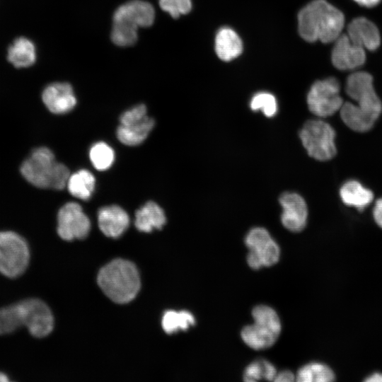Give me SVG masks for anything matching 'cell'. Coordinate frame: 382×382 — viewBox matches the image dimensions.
<instances>
[{
  "instance_id": "484cf974",
  "label": "cell",
  "mask_w": 382,
  "mask_h": 382,
  "mask_svg": "<svg viewBox=\"0 0 382 382\" xmlns=\"http://www.w3.org/2000/svg\"><path fill=\"white\" fill-rule=\"evenodd\" d=\"M162 327L167 334H173L178 330H185L195 323L193 315L187 311H166L162 318Z\"/></svg>"
},
{
  "instance_id": "5bb4252c",
  "label": "cell",
  "mask_w": 382,
  "mask_h": 382,
  "mask_svg": "<svg viewBox=\"0 0 382 382\" xmlns=\"http://www.w3.org/2000/svg\"><path fill=\"white\" fill-rule=\"evenodd\" d=\"M332 62L340 70H353L364 64V49L354 44L347 35H340L335 40L332 51Z\"/></svg>"
},
{
  "instance_id": "277c9868",
  "label": "cell",
  "mask_w": 382,
  "mask_h": 382,
  "mask_svg": "<svg viewBox=\"0 0 382 382\" xmlns=\"http://www.w3.org/2000/svg\"><path fill=\"white\" fill-rule=\"evenodd\" d=\"M155 19L154 6L142 0H132L119 6L112 18V41L120 47L133 45L138 29L151 26Z\"/></svg>"
},
{
  "instance_id": "4fadbf2b",
  "label": "cell",
  "mask_w": 382,
  "mask_h": 382,
  "mask_svg": "<svg viewBox=\"0 0 382 382\" xmlns=\"http://www.w3.org/2000/svg\"><path fill=\"white\" fill-rule=\"evenodd\" d=\"M26 313L25 327L35 337L48 335L54 326V318L49 307L42 301L36 299L23 300Z\"/></svg>"
},
{
  "instance_id": "4dcf8cb0",
  "label": "cell",
  "mask_w": 382,
  "mask_h": 382,
  "mask_svg": "<svg viewBox=\"0 0 382 382\" xmlns=\"http://www.w3.org/2000/svg\"><path fill=\"white\" fill-rule=\"evenodd\" d=\"M146 116H147L146 108L144 104H140L124 112L120 117V124H126L141 120Z\"/></svg>"
},
{
  "instance_id": "2e32d148",
  "label": "cell",
  "mask_w": 382,
  "mask_h": 382,
  "mask_svg": "<svg viewBox=\"0 0 382 382\" xmlns=\"http://www.w3.org/2000/svg\"><path fill=\"white\" fill-rule=\"evenodd\" d=\"M98 226L106 236L116 238L122 236L129 224L127 213L117 205L105 206L98 213Z\"/></svg>"
},
{
  "instance_id": "f546056e",
  "label": "cell",
  "mask_w": 382,
  "mask_h": 382,
  "mask_svg": "<svg viewBox=\"0 0 382 382\" xmlns=\"http://www.w3.org/2000/svg\"><path fill=\"white\" fill-rule=\"evenodd\" d=\"M265 379V360H258L250 364L243 374L245 381L253 382Z\"/></svg>"
},
{
  "instance_id": "8992f818",
  "label": "cell",
  "mask_w": 382,
  "mask_h": 382,
  "mask_svg": "<svg viewBox=\"0 0 382 382\" xmlns=\"http://www.w3.org/2000/svg\"><path fill=\"white\" fill-rule=\"evenodd\" d=\"M254 323L241 331L243 341L254 349H264L274 344L281 332V323L276 311L265 305L255 306L252 311Z\"/></svg>"
},
{
  "instance_id": "6da1fadb",
  "label": "cell",
  "mask_w": 382,
  "mask_h": 382,
  "mask_svg": "<svg viewBox=\"0 0 382 382\" xmlns=\"http://www.w3.org/2000/svg\"><path fill=\"white\" fill-rule=\"evenodd\" d=\"M345 91L356 102H345L340 110L343 122L352 130L365 132L374 125L382 112V103L374 91L372 76L357 71L347 79Z\"/></svg>"
},
{
  "instance_id": "cb8c5ba5",
  "label": "cell",
  "mask_w": 382,
  "mask_h": 382,
  "mask_svg": "<svg viewBox=\"0 0 382 382\" xmlns=\"http://www.w3.org/2000/svg\"><path fill=\"white\" fill-rule=\"evenodd\" d=\"M95 183L93 175L87 170L81 169L70 175L66 187L74 197L88 200L93 192Z\"/></svg>"
},
{
  "instance_id": "9c48e42d",
  "label": "cell",
  "mask_w": 382,
  "mask_h": 382,
  "mask_svg": "<svg viewBox=\"0 0 382 382\" xmlns=\"http://www.w3.org/2000/svg\"><path fill=\"white\" fill-rule=\"evenodd\" d=\"M340 84L335 78L316 81L307 95L309 110L318 117H328L340 111L343 100L340 95Z\"/></svg>"
},
{
  "instance_id": "e575fe53",
  "label": "cell",
  "mask_w": 382,
  "mask_h": 382,
  "mask_svg": "<svg viewBox=\"0 0 382 382\" xmlns=\"http://www.w3.org/2000/svg\"><path fill=\"white\" fill-rule=\"evenodd\" d=\"M364 381L366 382H382V374L378 372L374 373L369 376Z\"/></svg>"
},
{
  "instance_id": "d6a6232c",
  "label": "cell",
  "mask_w": 382,
  "mask_h": 382,
  "mask_svg": "<svg viewBox=\"0 0 382 382\" xmlns=\"http://www.w3.org/2000/svg\"><path fill=\"white\" fill-rule=\"evenodd\" d=\"M296 378V376L289 371H283L279 374H277L274 381H286L291 382L294 381Z\"/></svg>"
},
{
  "instance_id": "5b68a950",
  "label": "cell",
  "mask_w": 382,
  "mask_h": 382,
  "mask_svg": "<svg viewBox=\"0 0 382 382\" xmlns=\"http://www.w3.org/2000/svg\"><path fill=\"white\" fill-rule=\"evenodd\" d=\"M98 284L103 293L118 303L131 301L140 289V278L135 265L127 260H115L99 272Z\"/></svg>"
},
{
  "instance_id": "8fae6325",
  "label": "cell",
  "mask_w": 382,
  "mask_h": 382,
  "mask_svg": "<svg viewBox=\"0 0 382 382\" xmlns=\"http://www.w3.org/2000/svg\"><path fill=\"white\" fill-rule=\"evenodd\" d=\"M91 229V222L76 202H67L57 214V233L64 241L85 238Z\"/></svg>"
},
{
  "instance_id": "7402d4cb",
  "label": "cell",
  "mask_w": 382,
  "mask_h": 382,
  "mask_svg": "<svg viewBox=\"0 0 382 382\" xmlns=\"http://www.w3.org/2000/svg\"><path fill=\"white\" fill-rule=\"evenodd\" d=\"M7 58L16 68L30 66L36 61L35 46L26 37H18L8 47Z\"/></svg>"
},
{
  "instance_id": "44dd1931",
  "label": "cell",
  "mask_w": 382,
  "mask_h": 382,
  "mask_svg": "<svg viewBox=\"0 0 382 382\" xmlns=\"http://www.w3.org/2000/svg\"><path fill=\"white\" fill-rule=\"evenodd\" d=\"M342 202L362 212L374 199L371 190L364 187L359 182L350 180L345 183L340 190Z\"/></svg>"
},
{
  "instance_id": "d4e9b609",
  "label": "cell",
  "mask_w": 382,
  "mask_h": 382,
  "mask_svg": "<svg viewBox=\"0 0 382 382\" xmlns=\"http://www.w3.org/2000/svg\"><path fill=\"white\" fill-rule=\"evenodd\" d=\"M335 377L334 372L326 364L312 362L298 371L296 380L299 382H330L334 381Z\"/></svg>"
},
{
  "instance_id": "ac0fdd59",
  "label": "cell",
  "mask_w": 382,
  "mask_h": 382,
  "mask_svg": "<svg viewBox=\"0 0 382 382\" xmlns=\"http://www.w3.org/2000/svg\"><path fill=\"white\" fill-rule=\"evenodd\" d=\"M243 51V42L239 35L233 29L223 27L215 37V52L218 57L229 62L238 57Z\"/></svg>"
},
{
  "instance_id": "836d02e7",
  "label": "cell",
  "mask_w": 382,
  "mask_h": 382,
  "mask_svg": "<svg viewBox=\"0 0 382 382\" xmlns=\"http://www.w3.org/2000/svg\"><path fill=\"white\" fill-rule=\"evenodd\" d=\"M360 6L371 8L376 6L381 0H354Z\"/></svg>"
},
{
  "instance_id": "ffe728a7",
  "label": "cell",
  "mask_w": 382,
  "mask_h": 382,
  "mask_svg": "<svg viewBox=\"0 0 382 382\" xmlns=\"http://www.w3.org/2000/svg\"><path fill=\"white\" fill-rule=\"evenodd\" d=\"M166 222L163 210L152 201L146 202L135 214V226L141 232L149 233L154 229H161Z\"/></svg>"
},
{
  "instance_id": "d590c367",
  "label": "cell",
  "mask_w": 382,
  "mask_h": 382,
  "mask_svg": "<svg viewBox=\"0 0 382 382\" xmlns=\"http://www.w3.org/2000/svg\"><path fill=\"white\" fill-rule=\"evenodd\" d=\"M9 381L8 378L4 373L0 372V382H7Z\"/></svg>"
},
{
  "instance_id": "ba28073f",
  "label": "cell",
  "mask_w": 382,
  "mask_h": 382,
  "mask_svg": "<svg viewBox=\"0 0 382 382\" xmlns=\"http://www.w3.org/2000/svg\"><path fill=\"white\" fill-rule=\"evenodd\" d=\"M30 260L25 240L11 231H0V273L9 278L21 275Z\"/></svg>"
},
{
  "instance_id": "7c38bea8",
  "label": "cell",
  "mask_w": 382,
  "mask_h": 382,
  "mask_svg": "<svg viewBox=\"0 0 382 382\" xmlns=\"http://www.w3.org/2000/svg\"><path fill=\"white\" fill-rule=\"evenodd\" d=\"M279 202L282 208V225L293 232L302 231L308 219V207L304 199L298 193L285 192L280 195Z\"/></svg>"
},
{
  "instance_id": "f1b7e54d",
  "label": "cell",
  "mask_w": 382,
  "mask_h": 382,
  "mask_svg": "<svg viewBox=\"0 0 382 382\" xmlns=\"http://www.w3.org/2000/svg\"><path fill=\"white\" fill-rule=\"evenodd\" d=\"M158 4L161 8L174 18L188 13L192 8L191 0H159Z\"/></svg>"
},
{
  "instance_id": "52a82bcc",
  "label": "cell",
  "mask_w": 382,
  "mask_h": 382,
  "mask_svg": "<svg viewBox=\"0 0 382 382\" xmlns=\"http://www.w3.org/2000/svg\"><path fill=\"white\" fill-rule=\"evenodd\" d=\"M299 135L308 154L313 158L325 161L336 155L335 131L326 122L320 119L309 120L304 123Z\"/></svg>"
},
{
  "instance_id": "83f0119b",
  "label": "cell",
  "mask_w": 382,
  "mask_h": 382,
  "mask_svg": "<svg viewBox=\"0 0 382 382\" xmlns=\"http://www.w3.org/2000/svg\"><path fill=\"white\" fill-rule=\"evenodd\" d=\"M250 108L253 111H261L266 117H274L278 110L275 96L268 92L255 93L250 101Z\"/></svg>"
},
{
  "instance_id": "3957f363",
  "label": "cell",
  "mask_w": 382,
  "mask_h": 382,
  "mask_svg": "<svg viewBox=\"0 0 382 382\" xmlns=\"http://www.w3.org/2000/svg\"><path fill=\"white\" fill-rule=\"evenodd\" d=\"M20 170L28 183L39 188L62 190L70 176L68 168L57 162L52 151L44 146L33 150Z\"/></svg>"
},
{
  "instance_id": "e0dca14e",
  "label": "cell",
  "mask_w": 382,
  "mask_h": 382,
  "mask_svg": "<svg viewBox=\"0 0 382 382\" xmlns=\"http://www.w3.org/2000/svg\"><path fill=\"white\" fill-rule=\"evenodd\" d=\"M347 36L354 44L369 50H376L381 42L377 27L363 17L354 18L349 23Z\"/></svg>"
},
{
  "instance_id": "d6986e66",
  "label": "cell",
  "mask_w": 382,
  "mask_h": 382,
  "mask_svg": "<svg viewBox=\"0 0 382 382\" xmlns=\"http://www.w3.org/2000/svg\"><path fill=\"white\" fill-rule=\"evenodd\" d=\"M154 124V120L148 116L139 120L120 124L117 129V137L125 145H139L146 139Z\"/></svg>"
},
{
  "instance_id": "9a60e30c",
  "label": "cell",
  "mask_w": 382,
  "mask_h": 382,
  "mask_svg": "<svg viewBox=\"0 0 382 382\" xmlns=\"http://www.w3.org/2000/svg\"><path fill=\"white\" fill-rule=\"evenodd\" d=\"M42 99L47 109L54 114L71 111L76 104L71 86L65 82L52 83L43 91Z\"/></svg>"
},
{
  "instance_id": "30bf717a",
  "label": "cell",
  "mask_w": 382,
  "mask_h": 382,
  "mask_svg": "<svg viewBox=\"0 0 382 382\" xmlns=\"http://www.w3.org/2000/svg\"><path fill=\"white\" fill-rule=\"evenodd\" d=\"M249 249L247 262L253 270L269 267L277 263L280 256V249L270 233L264 228L255 227L249 231L245 238Z\"/></svg>"
},
{
  "instance_id": "1f68e13d",
  "label": "cell",
  "mask_w": 382,
  "mask_h": 382,
  "mask_svg": "<svg viewBox=\"0 0 382 382\" xmlns=\"http://www.w3.org/2000/svg\"><path fill=\"white\" fill-rule=\"evenodd\" d=\"M373 217L376 224L382 228V198L376 201L373 209Z\"/></svg>"
},
{
  "instance_id": "603a6c76",
  "label": "cell",
  "mask_w": 382,
  "mask_h": 382,
  "mask_svg": "<svg viewBox=\"0 0 382 382\" xmlns=\"http://www.w3.org/2000/svg\"><path fill=\"white\" fill-rule=\"evenodd\" d=\"M26 324V313L23 301L0 308V335L14 332Z\"/></svg>"
},
{
  "instance_id": "4316f807",
  "label": "cell",
  "mask_w": 382,
  "mask_h": 382,
  "mask_svg": "<svg viewBox=\"0 0 382 382\" xmlns=\"http://www.w3.org/2000/svg\"><path fill=\"white\" fill-rule=\"evenodd\" d=\"M89 157L96 169L105 170L114 162L115 153L108 144L103 141H99L91 146Z\"/></svg>"
},
{
  "instance_id": "7a4b0ae2",
  "label": "cell",
  "mask_w": 382,
  "mask_h": 382,
  "mask_svg": "<svg viewBox=\"0 0 382 382\" xmlns=\"http://www.w3.org/2000/svg\"><path fill=\"white\" fill-rule=\"evenodd\" d=\"M299 32L308 42L330 43L341 35L344 14L325 0H313L298 15Z\"/></svg>"
}]
</instances>
